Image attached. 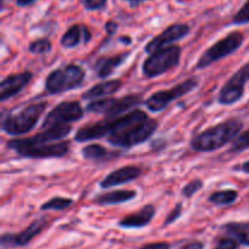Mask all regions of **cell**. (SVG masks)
I'll use <instances>...</instances> for the list:
<instances>
[{"instance_id":"24","label":"cell","mask_w":249,"mask_h":249,"mask_svg":"<svg viewBox=\"0 0 249 249\" xmlns=\"http://www.w3.org/2000/svg\"><path fill=\"white\" fill-rule=\"evenodd\" d=\"M73 204V199L65 197H53L40 207L41 211H65Z\"/></svg>"},{"instance_id":"21","label":"cell","mask_w":249,"mask_h":249,"mask_svg":"<svg viewBox=\"0 0 249 249\" xmlns=\"http://www.w3.org/2000/svg\"><path fill=\"white\" fill-rule=\"evenodd\" d=\"M136 197V192L133 190H118V191H111L107 194H102L94 199V202L99 206H107V204H119L123 202L131 201Z\"/></svg>"},{"instance_id":"17","label":"cell","mask_w":249,"mask_h":249,"mask_svg":"<svg viewBox=\"0 0 249 249\" xmlns=\"http://www.w3.org/2000/svg\"><path fill=\"white\" fill-rule=\"evenodd\" d=\"M156 211L152 204L145 206L136 213L126 215L119 221V226L124 229H140L148 225L155 216Z\"/></svg>"},{"instance_id":"25","label":"cell","mask_w":249,"mask_h":249,"mask_svg":"<svg viewBox=\"0 0 249 249\" xmlns=\"http://www.w3.org/2000/svg\"><path fill=\"white\" fill-rule=\"evenodd\" d=\"M225 229L229 230V233L232 235L238 243H242L249 247V230H246L245 226L237 225V224H229L225 226Z\"/></svg>"},{"instance_id":"33","label":"cell","mask_w":249,"mask_h":249,"mask_svg":"<svg viewBox=\"0 0 249 249\" xmlns=\"http://www.w3.org/2000/svg\"><path fill=\"white\" fill-rule=\"evenodd\" d=\"M140 249H170V245L167 242H158V243H150V245L143 246Z\"/></svg>"},{"instance_id":"11","label":"cell","mask_w":249,"mask_h":249,"mask_svg":"<svg viewBox=\"0 0 249 249\" xmlns=\"http://www.w3.org/2000/svg\"><path fill=\"white\" fill-rule=\"evenodd\" d=\"M249 80V62L243 65L232 77L224 84L219 92L218 101L223 106H230L242 99L245 87Z\"/></svg>"},{"instance_id":"35","label":"cell","mask_w":249,"mask_h":249,"mask_svg":"<svg viewBox=\"0 0 249 249\" xmlns=\"http://www.w3.org/2000/svg\"><path fill=\"white\" fill-rule=\"evenodd\" d=\"M181 249H203V243L191 242V243H189V245L184 246Z\"/></svg>"},{"instance_id":"9","label":"cell","mask_w":249,"mask_h":249,"mask_svg":"<svg viewBox=\"0 0 249 249\" xmlns=\"http://www.w3.org/2000/svg\"><path fill=\"white\" fill-rule=\"evenodd\" d=\"M82 106L77 101H65L58 104L55 108L51 109L41 124V130L53 128L57 125H70L73 122L83 118Z\"/></svg>"},{"instance_id":"1","label":"cell","mask_w":249,"mask_h":249,"mask_svg":"<svg viewBox=\"0 0 249 249\" xmlns=\"http://www.w3.org/2000/svg\"><path fill=\"white\" fill-rule=\"evenodd\" d=\"M109 119L107 141L122 148H131L145 142L157 129L158 123L142 109H134L125 116Z\"/></svg>"},{"instance_id":"18","label":"cell","mask_w":249,"mask_h":249,"mask_svg":"<svg viewBox=\"0 0 249 249\" xmlns=\"http://www.w3.org/2000/svg\"><path fill=\"white\" fill-rule=\"evenodd\" d=\"M90 39H91V33L88 27H85L84 24H73L61 38V45L72 49L79 45L80 43H89Z\"/></svg>"},{"instance_id":"31","label":"cell","mask_w":249,"mask_h":249,"mask_svg":"<svg viewBox=\"0 0 249 249\" xmlns=\"http://www.w3.org/2000/svg\"><path fill=\"white\" fill-rule=\"evenodd\" d=\"M215 249H238V242L235 238H223L219 241Z\"/></svg>"},{"instance_id":"2","label":"cell","mask_w":249,"mask_h":249,"mask_svg":"<svg viewBox=\"0 0 249 249\" xmlns=\"http://www.w3.org/2000/svg\"><path fill=\"white\" fill-rule=\"evenodd\" d=\"M242 129L238 119H228L197 134L191 140V147L196 152H213L224 147L237 138Z\"/></svg>"},{"instance_id":"16","label":"cell","mask_w":249,"mask_h":249,"mask_svg":"<svg viewBox=\"0 0 249 249\" xmlns=\"http://www.w3.org/2000/svg\"><path fill=\"white\" fill-rule=\"evenodd\" d=\"M108 128L109 119H104V121H100L97 123L87 124L75 133L74 140L78 142H87V141L96 140V139L107 138Z\"/></svg>"},{"instance_id":"14","label":"cell","mask_w":249,"mask_h":249,"mask_svg":"<svg viewBox=\"0 0 249 249\" xmlns=\"http://www.w3.org/2000/svg\"><path fill=\"white\" fill-rule=\"evenodd\" d=\"M32 78H33V74L29 71L7 75L0 83V100L6 101V100L11 99V97L16 96L17 94H19L31 83Z\"/></svg>"},{"instance_id":"37","label":"cell","mask_w":249,"mask_h":249,"mask_svg":"<svg viewBox=\"0 0 249 249\" xmlns=\"http://www.w3.org/2000/svg\"><path fill=\"white\" fill-rule=\"evenodd\" d=\"M125 1L129 2V4H130V6H138V5H140L141 2L148 1V0H125Z\"/></svg>"},{"instance_id":"23","label":"cell","mask_w":249,"mask_h":249,"mask_svg":"<svg viewBox=\"0 0 249 249\" xmlns=\"http://www.w3.org/2000/svg\"><path fill=\"white\" fill-rule=\"evenodd\" d=\"M238 192L235 190H223V191H215L209 196V202L216 204V206H228L237 201Z\"/></svg>"},{"instance_id":"32","label":"cell","mask_w":249,"mask_h":249,"mask_svg":"<svg viewBox=\"0 0 249 249\" xmlns=\"http://www.w3.org/2000/svg\"><path fill=\"white\" fill-rule=\"evenodd\" d=\"M181 212H182V204L179 203L174 209H173L172 212H170L169 215L167 216V219H165V221H164V225H170V224L174 223L177 219L180 218V215H181Z\"/></svg>"},{"instance_id":"29","label":"cell","mask_w":249,"mask_h":249,"mask_svg":"<svg viewBox=\"0 0 249 249\" xmlns=\"http://www.w3.org/2000/svg\"><path fill=\"white\" fill-rule=\"evenodd\" d=\"M249 22V0L245 2L242 7L238 10L237 14L233 16V23L236 24H243Z\"/></svg>"},{"instance_id":"27","label":"cell","mask_w":249,"mask_h":249,"mask_svg":"<svg viewBox=\"0 0 249 249\" xmlns=\"http://www.w3.org/2000/svg\"><path fill=\"white\" fill-rule=\"evenodd\" d=\"M247 148H249V129L236 138V140L233 141L231 151L232 152H241V151H245Z\"/></svg>"},{"instance_id":"3","label":"cell","mask_w":249,"mask_h":249,"mask_svg":"<svg viewBox=\"0 0 249 249\" xmlns=\"http://www.w3.org/2000/svg\"><path fill=\"white\" fill-rule=\"evenodd\" d=\"M7 147L14 150L17 155L26 158L44 160V158H61L67 155L70 142L60 141L53 143L36 142L32 138L14 139L7 141Z\"/></svg>"},{"instance_id":"26","label":"cell","mask_w":249,"mask_h":249,"mask_svg":"<svg viewBox=\"0 0 249 249\" xmlns=\"http://www.w3.org/2000/svg\"><path fill=\"white\" fill-rule=\"evenodd\" d=\"M29 51L36 55H41V53H46L51 50V41L49 39L43 38L38 39V40L33 41L29 44Z\"/></svg>"},{"instance_id":"12","label":"cell","mask_w":249,"mask_h":249,"mask_svg":"<svg viewBox=\"0 0 249 249\" xmlns=\"http://www.w3.org/2000/svg\"><path fill=\"white\" fill-rule=\"evenodd\" d=\"M48 226V219L39 218L34 220L27 229L19 233H4L1 236V247H23L27 246L34 237L39 235Z\"/></svg>"},{"instance_id":"36","label":"cell","mask_w":249,"mask_h":249,"mask_svg":"<svg viewBox=\"0 0 249 249\" xmlns=\"http://www.w3.org/2000/svg\"><path fill=\"white\" fill-rule=\"evenodd\" d=\"M36 0H16V4L18 6H28V5H32L33 2H36Z\"/></svg>"},{"instance_id":"22","label":"cell","mask_w":249,"mask_h":249,"mask_svg":"<svg viewBox=\"0 0 249 249\" xmlns=\"http://www.w3.org/2000/svg\"><path fill=\"white\" fill-rule=\"evenodd\" d=\"M82 155L88 160H92V162H105V160H108L117 157L118 153L111 152V151H108L101 145L92 143V145H88L85 147H83Z\"/></svg>"},{"instance_id":"6","label":"cell","mask_w":249,"mask_h":249,"mask_svg":"<svg viewBox=\"0 0 249 249\" xmlns=\"http://www.w3.org/2000/svg\"><path fill=\"white\" fill-rule=\"evenodd\" d=\"M181 49L178 45H170L151 53L142 65V73L147 78L160 77L173 70L180 63Z\"/></svg>"},{"instance_id":"8","label":"cell","mask_w":249,"mask_h":249,"mask_svg":"<svg viewBox=\"0 0 249 249\" xmlns=\"http://www.w3.org/2000/svg\"><path fill=\"white\" fill-rule=\"evenodd\" d=\"M198 85V80L196 78H190L180 84L175 85L174 88L169 90H160V91L153 92L147 100H146V106L152 112H160L168 107V105L172 104L175 100L180 99L184 95L189 94L194 89H196Z\"/></svg>"},{"instance_id":"15","label":"cell","mask_w":249,"mask_h":249,"mask_svg":"<svg viewBox=\"0 0 249 249\" xmlns=\"http://www.w3.org/2000/svg\"><path fill=\"white\" fill-rule=\"evenodd\" d=\"M141 175V169L135 165H128V167L119 168V169L113 170L109 173L101 182L100 186L102 189H109V187L118 186V185H123L125 182H130L133 180L138 179Z\"/></svg>"},{"instance_id":"20","label":"cell","mask_w":249,"mask_h":249,"mask_svg":"<svg viewBox=\"0 0 249 249\" xmlns=\"http://www.w3.org/2000/svg\"><path fill=\"white\" fill-rule=\"evenodd\" d=\"M122 88V82L121 80H107V82L99 83V84L94 85L91 89H89L88 91H85L83 94V99H99L102 96H109V95H113L114 92L118 91Z\"/></svg>"},{"instance_id":"5","label":"cell","mask_w":249,"mask_h":249,"mask_svg":"<svg viewBox=\"0 0 249 249\" xmlns=\"http://www.w3.org/2000/svg\"><path fill=\"white\" fill-rule=\"evenodd\" d=\"M85 71L77 65H68L49 73L45 79V90L50 95L62 94L77 89L83 84Z\"/></svg>"},{"instance_id":"30","label":"cell","mask_w":249,"mask_h":249,"mask_svg":"<svg viewBox=\"0 0 249 249\" xmlns=\"http://www.w3.org/2000/svg\"><path fill=\"white\" fill-rule=\"evenodd\" d=\"M83 4L87 10L95 11V10L104 9L107 4V0H83Z\"/></svg>"},{"instance_id":"28","label":"cell","mask_w":249,"mask_h":249,"mask_svg":"<svg viewBox=\"0 0 249 249\" xmlns=\"http://www.w3.org/2000/svg\"><path fill=\"white\" fill-rule=\"evenodd\" d=\"M202 187H203V182H202V180L199 179L192 180L191 182H189V184L181 190V194L182 196H185L186 198H191L194 195H196L197 192L201 191Z\"/></svg>"},{"instance_id":"38","label":"cell","mask_w":249,"mask_h":249,"mask_svg":"<svg viewBox=\"0 0 249 249\" xmlns=\"http://www.w3.org/2000/svg\"><path fill=\"white\" fill-rule=\"evenodd\" d=\"M242 170L245 173H247V174H249V160H247V162H245L242 164Z\"/></svg>"},{"instance_id":"7","label":"cell","mask_w":249,"mask_h":249,"mask_svg":"<svg viewBox=\"0 0 249 249\" xmlns=\"http://www.w3.org/2000/svg\"><path fill=\"white\" fill-rule=\"evenodd\" d=\"M242 43L243 34L241 32H231V33H229L223 39L216 41L215 44H213L211 48H208L202 53L196 67L198 70H203V68H207L211 65H213L216 61L228 57L229 55L237 51L240 46L242 45Z\"/></svg>"},{"instance_id":"10","label":"cell","mask_w":249,"mask_h":249,"mask_svg":"<svg viewBox=\"0 0 249 249\" xmlns=\"http://www.w3.org/2000/svg\"><path fill=\"white\" fill-rule=\"evenodd\" d=\"M141 102L139 95H128L122 99H113V97H107L104 100H96V101L90 102L87 106V112L90 113L106 114L108 118H114L116 116L124 113L131 107L138 106Z\"/></svg>"},{"instance_id":"19","label":"cell","mask_w":249,"mask_h":249,"mask_svg":"<svg viewBox=\"0 0 249 249\" xmlns=\"http://www.w3.org/2000/svg\"><path fill=\"white\" fill-rule=\"evenodd\" d=\"M126 56L128 53H119L111 57H101L95 63V72L100 78L109 77L119 66L123 65Z\"/></svg>"},{"instance_id":"4","label":"cell","mask_w":249,"mask_h":249,"mask_svg":"<svg viewBox=\"0 0 249 249\" xmlns=\"http://www.w3.org/2000/svg\"><path fill=\"white\" fill-rule=\"evenodd\" d=\"M46 106H48L46 102H39V104L26 106L24 108L19 109L17 113H9L7 116H2V131L12 136L24 135L29 133L36 125Z\"/></svg>"},{"instance_id":"34","label":"cell","mask_w":249,"mask_h":249,"mask_svg":"<svg viewBox=\"0 0 249 249\" xmlns=\"http://www.w3.org/2000/svg\"><path fill=\"white\" fill-rule=\"evenodd\" d=\"M105 27H106V32L109 34V36H112V34L116 33L117 29H118V24L113 21H108Z\"/></svg>"},{"instance_id":"13","label":"cell","mask_w":249,"mask_h":249,"mask_svg":"<svg viewBox=\"0 0 249 249\" xmlns=\"http://www.w3.org/2000/svg\"><path fill=\"white\" fill-rule=\"evenodd\" d=\"M190 33V27L185 23H174L168 27L167 29L160 34L156 36L147 45L145 46V51L147 53H153L157 50L163 48H167L168 44L174 43V41L180 40L184 36Z\"/></svg>"}]
</instances>
